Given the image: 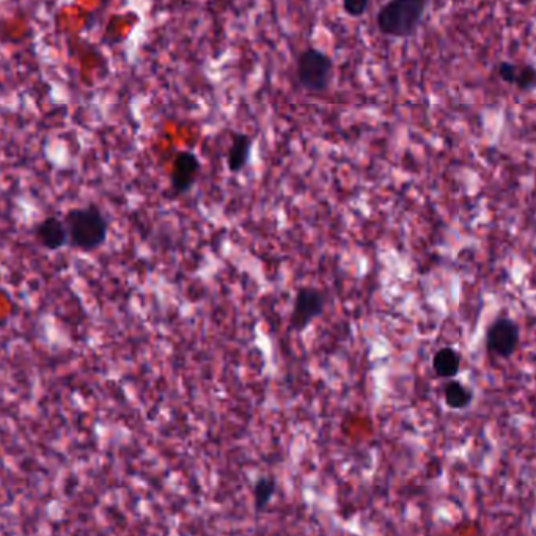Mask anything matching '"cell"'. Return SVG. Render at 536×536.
I'll return each mask as SVG.
<instances>
[{"label": "cell", "instance_id": "1", "mask_svg": "<svg viewBox=\"0 0 536 536\" xmlns=\"http://www.w3.org/2000/svg\"><path fill=\"white\" fill-rule=\"evenodd\" d=\"M70 247L79 252H95L107 243L109 236V221L106 214L96 205L71 208L65 214Z\"/></svg>", "mask_w": 536, "mask_h": 536}, {"label": "cell", "instance_id": "2", "mask_svg": "<svg viewBox=\"0 0 536 536\" xmlns=\"http://www.w3.org/2000/svg\"><path fill=\"white\" fill-rule=\"evenodd\" d=\"M430 0H389L379 8L376 26L390 38H409L419 30Z\"/></svg>", "mask_w": 536, "mask_h": 536}, {"label": "cell", "instance_id": "3", "mask_svg": "<svg viewBox=\"0 0 536 536\" xmlns=\"http://www.w3.org/2000/svg\"><path fill=\"white\" fill-rule=\"evenodd\" d=\"M334 78V62L321 49L307 48L296 62V79L305 92L324 93Z\"/></svg>", "mask_w": 536, "mask_h": 536}, {"label": "cell", "instance_id": "4", "mask_svg": "<svg viewBox=\"0 0 536 536\" xmlns=\"http://www.w3.org/2000/svg\"><path fill=\"white\" fill-rule=\"evenodd\" d=\"M326 310V294L315 287H301L294 294L293 310L290 315V329L304 332L318 320Z\"/></svg>", "mask_w": 536, "mask_h": 536}, {"label": "cell", "instance_id": "5", "mask_svg": "<svg viewBox=\"0 0 536 536\" xmlns=\"http://www.w3.org/2000/svg\"><path fill=\"white\" fill-rule=\"evenodd\" d=\"M519 326L508 316H500L486 332V349L492 356L510 359L519 345Z\"/></svg>", "mask_w": 536, "mask_h": 536}, {"label": "cell", "instance_id": "6", "mask_svg": "<svg viewBox=\"0 0 536 536\" xmlns=\"http://www.w3.org/2000/svg\"><path fill=\"white\" fill-rule=\"evenodd\" d=\"M202 162L192 150L178 151L170 169V188L177 195L188 194L197 183Z\"/></svg>", "mask_w": 536, "mask_h": 536}, {"label": "cell", "instance_id": "7", "mask_svg": "<svg viewBox=\"0 0 536 536\" xmlns=\"http://www.w3.org/2000/svg\"><path fill=\"white\" fill-rule=\"evenodd\" d=\"M35 239L43 249L57 252L65 246H70V233L67 222L57 216H48L38 222L34 228Z\"/></svg>", "mask_w": 536, "mask_h": 536}, {"label": "cell", "instance_id": "8", "mask_svg": "<svg viewBox=\"0 0 536 536\" xmlns=\"http://www.w3.org/2000/svg\"><path fill=\"white\" fill-rule=\"evenodd\" d=\"M497 76L500 81L511 85L521 92H530L536 89V67L527 63H514L503 60L497 63Z\"/></svg>", "mask_w": 536, "mask_h": 536}, {"label": "cell", "instance_id": "9", "mask_svg": "<svg viewBox=\"0 0 536 536\" xmlns=\"http://www.w3.org/2000/svg\"><path fill=\"white\" fill-rule=\"evenodd\" d=\"M254 139L246 133H235L227 151V167L232 173H241L249 166Z\"/></svg>", "mask_w": 536, "mask_h": 536}, {"label": "cell", "instance_id": "10", "mask_svg": "<svg viewBox=\"0 0 536 536\" xmlns=\"http://www.w3.org/2000/svg\"><path fill=\"white\" fill-rule=\"evenodd\" d=\"M459 368H461V356H459L458 351L450 348V346L441 348L434 354L433 370L439 378H456Z\"/></svg>", "mask_w": 536, "mask_h": 536}, {"label": "cell", "instance_id": "11", "mask_svg": "<svg viewBox=\"0 0 536 536\" xmlns=\"http://www.w3.org/2000/svg\"><path fill=\"white\" fill-rule=\"evenodd\" d=\"M444 400L448 408L461 411L469 408L470 403L474 401V392L469 387L464 386L463 382L448 381L444 387Z\"/></svg>", "mask_w": 536, "mask_h": 536}, {"label": "cell", "instance_id": "12", "mask_svg": "<svg viewBox=\"0 0 536 536\" xmlns=\"http://www.w3.org/2000/svg\"><path fill=\"white\" fill-rule=\"evenodd\" d=\"M254 510L255 513L261 514L268 510L269 503L272 502L277 491V481L274 477L257 478L254 483Z\"/></svg>", "mask_w": 536, "mask_h": 536}, {"label": "cell", "instance_id": "13", "mask_svg": "<svg viewBox=\"0 0 536 536\" xmlns=\"http://www.w3.org/2000/svg\"><path fill=\"white\" fill-rule=\"evenodd\" d=\"M343 10L351 18H360L364 16L370 5V0H342Z\"/></svg>", "mask_w": 536, "mask_h": 536}]
</instances>
